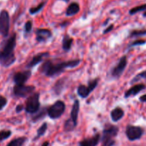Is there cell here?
Masks as SVG:
<instances>
[{
	"label": "cell",
	"mask_w": 146,
	"mask_h": 146,
	"mask_svg": "<svg viewBox=\"0 0 146 146\" xmlns=\"http://www.w3.org/2000/svg\"><path fill=\"white\" fill-rule=\"evenodd\" d=\"M81 63L80 59H73L67 61L54 63L52 61H46L39 68L40 72L48 77L58 76L68 68H74Z\"/></svg>",
	"instance_id": "obj_1"
},
{
	"label": "cell",
	"mask_w": 146,
	"mask_h": 146,
	"mask_svg": "<svg viewBox=\"0 0 146 146\" xmlns=\"http://www.w3.org/2000/svg\"><path fill=\"white\" fill-rule=\"evenodd\" d=\"M17 44V34H11L4 41L0 48V64L3 67H9L16 61L14 48Z\"/></svg>",
	"instance_id": "obj_2"
},
{
	"label": "cell",
	"mask_w": 146,
	"mask_h": 146,
	"mask_svg": "<svg viewBox=\"0 0 146 146\" xmlns=\"http://www.w3.org/2000/svg\"><path fill=\"white\" fill-rule=\"evenodd\" d=\"M119 131L118 126L112 124H106L101 136V146H113L115 143V138Z\"/></svg>",
	"instance_id": "obj_3"
},
{
	"label": "cell",
	"mask_w": 146,
	"mask_h": 146,
	"mask_svg": "<svg viewBox=\"0 0 146 146\" xmlns=\"http://www.w3.org/2000/svg\"><path fill=\"white\" fill-rule=\"evenodd\" d=\"M40 94L39 93H33L27 97L26 106L24 107L26 112L30 114L36 113L40 108Z\"/></svg>",
	"instance_id": "obj_4"
},
{
	"label": "cell",
	"mask_w": 146,
	"mask_h": 146,
	"mask_svg": "<svg viewBox=\"0 0 146 146\" xmlns=\"http://www.w3.org/2000/svg\"><path fill=\"white\" fill-rule=\"evenodd\" d=\"M65 109L66 105L64 101L58 100L47 108V115L51 119H57L64 114Z\"/></svg>",
	"instance_id": "obj_5"
},
{
	"label": "cell",
	"mask_w": 146,
	"mask_h": 146,
	"mask_svg": "<svg viewBox=\"0 0 146 146\" xmlns=\"http://www.w3.org/2000/svg\"><path fill=\"white\" fill-rule=\"evenodd\" d=\"M34 86H27L24 84H15L13 88V94L16 97L26 98L29 96L35 91Z\"/></svg>",
	"instance_id": "obj_6"
},
{
	"label": "cell",
	"mask_w": 146,
	"mask_h": 146,
	"mask_svg": "<svg viewBox=\"0 0 146 146\" xmlns=\"http://www.w3.org/2000/svg\"><path fill=\"white\" fill-rule=\"evenodd\" d=\"M10 28V17L9 12L5 9L0 11V34L7 37L9 35Z\"/></svg>",
	"instance_id": "obj_7"
},
{
	"label": "cell",
	"mask_w": 146,
	"mask_h": 146,
	"mask_svg": "<svg viewBox=\"0 0 146 146\" xmlns=\"http://www.w3.org/2000/svg\"><path fill=\"white\" fill-rule=\"evenodd\" d=\"M98 81H99L98 78H95V79L91 80V81H88V86L82 85V84L79 85L78 88H77L78 95L81 98H87L89 96V94L95 89L96 87L98 86Z\"/></svg>",
	"instance_id": "obj_8"
},
{
	"label": "cell",
	"mask_w": 146,
	"mask_h": 146,
	"mask_svg": "<svg viewBox=\"0 0 146 146\" xmlns=\"http://www.w3.org/2000/svg\"><path fill=\"white\" fill-rule=\"evenodd\" d=\"M144 130L140 126L128 125L125 129V135L128 140L131 141L139 140L143 135Z\"/></svg>",
	"instance_id": "obj_9"
},
{
	"label": "cell",
	"mask_w": 146,
	"mask_h": 146,
	"mask_svg": "<svg viewBox=\"0 0 146 146\" xmlns=\"http://www.w3.org/2000/svg\"><path fill=\"white\" fill-rule=\"evenodd\" d=\"M127 57L126 56H123L118 61V64L113 68L111 70V75L113 77L115 78H118L121 76V75L123 73L124 70L125 69V67L127 66Z\"/></svg>",
	"instance_id": "obj_10"
},
{
	"label": "cell",
	"mask_w": 146,
	"mask_h": 146,
	"mask_svg": "<svg viewBox=\"0 0 146 146\" xmlns=\"http://www.w3.org/2000/svg\"><path fill=\"white\" fill-rule=\"evenodd\" d=\"M31 76V71L30 70L17 72L13 76V81L15 84H24Z\"/></svg>",
	"instance_id": "obj_11"
},
{
	"label": "cell",
	"mask_w": 146,
	"mask_h": 146,
	"mask_svg": "<svg viewBox=\"0 0 146 146\" xmlns=\"http://www.w3.org/2000/svg\"><path fill=\"white\" fill-rule=\"evenodd\" d=\"M36 39L38 43L45 42L52 36V33L47 29H37L36 30Z\"/></svg>",
	"instance_id": "obj_12"
},
{
	"label": "cell",
	"mask_w": 146,
	"mask_h": 146,
	"mask_svg": "<svg viewBox=\"0 0 146 146\" xmlns=\"http://www.w3.org/2000/svg\"><path fill=\"white\" fill-rule=\"evenodd\" d=\"M100 140H101V135L99 133H97L91 138H86L81 141L78 143V146H97L99 143Z\"/></svg>",
	"instance_id": "obj_13"
},
{
	"label": "cell",
	"mask_w": 146,
	"mask_h": 146,
	"mask_svg": "<svg viewBox=\"0 0 146 146\" xmlns=\"http://www.w3.org/2000/svg\"><path fill=\"white\" fill-rule=\"evenodd\" d=\"M48 56H49V53L48 52H42L36 54V55H35L32 58H31V61H30L29 62V64H27V68H33V67H34L35 66H36L37 64L42 62L43 60H44L46 57H48Z\"/></svg>",
	"instance_id": "obj_14"
},
{
	"label": "cell",
	"mask_w": 146,
	"mask_h": 146,
	"mask_svg": "<svg viewBox=\"0 0 146 146\" xmlns=\"http://www.w3.org/2000/svg\"><path fill=\"white\" fill-rule=\"evenodd\" d=\"M145 86L143 84H136V85L133 86L131 88H130L129 89L125 91V94H124V97L125 98H127L131 96H134L137 95L140 92H141L143 90L145 89Z\"/></svg>",
	"instance_id": "obj_15"
},
{
	"label": "cell",
	"mask_w": 146,
	"mask_h": 146,
	"mask_svg": "<svg viewBox=\"0 0 146 146\" xmlns=\"http://www.w3.org/2000/svg\"><path fill=\"white\" fill-rule=\"evenodd\" d=\"M79 110H80V102L78 100L76 99L75 101H74V104H73L72 106V108H71V116H70V118H71L74 123H78L77 120H78Z\"/></svg>",
	"instance_id": "obj_16"
},
{
	"label": "cell",
	"mask_w": 146,
	"mask_h": 146,
	"mask_svg": "<svg viewBox=\"0 0 146 146\" xmlns=\"http://www.w3.org/2000/svg\"><path fill=\"white\" fill-rule=\"evenodd\" d=\"M124 116V111L120 107H116L111 112V119L113 122H118Z\"/></svg>",
	"instance_id": "obj_17"
},
{
	"label": "cell",
	"mask_w": 146,
	"mask_h": 146,
	"mask_svg": "<svg viewBox=\"0 0 146 146\" xmlns=\"http://www.w3.org/2000/svg\"><path fill=\"white\" fill-rule=\"evenodd\" d=\"M80 11L79 4L76 2H73L67 7L66 11V15L68 17H71L78 14Z\"/></svg>",
	"instance_id": "obj_18"
},
{
	"label": "cell",
	"mask_w": 146,
	"mask_h": 146,
	"mask_svg": "<svg viewBox=\"0 0 146 146\" xmlns=\"http://www.w3.org/2000/svg\"><path fill=\"white\" fill-rule=\"evenodd\" d=\"M74 41L73 38H71L68 34H66L62 39V48L65 51H68L71 48L72 43Z\"/></svg>",
	"instance_id": "obj_19"
},
{
	"label": "cell",
	"mask_w": 146,
	"mask_h": 146,
	"mask_svg": "<svg viewBox=\"0 0 146 146\" xmlns=\"http://www.w3.org/2000/svg\"><path fill=\"white\" fill-rule=\"evenodd\" d=\"M66 81V78H61V79L58 80V81L54 84V87H53V91H54L55 94H56L57 95L61 94V91L64 89V86H65Z\"/></svg>",
	"instance_id": "obj_20"
},
{
	"label": "cell",
	"mask_w": 146,
	"mask_h": 146,
	"mask_svg": "<svg viewBox=\"0 0 146 146\" xmlns=\"http://www.w3.org/2000/svg\"><path fill=\"white\" fill-rule=\"evenodd\" d=\"M47 108H43L41 109L39 108V110L36 113H34V115H33L31 118L33 122L36 123L40 120H42L47 115Z\"/></svg>",
	"instance_id": "obj_21"
},
{
	"label": "cell",
	"mask_w": 146,
	"mask_h": 146,
	"mask_svg": "<svg viewBox=\"0 0 146 146\" xmlns=\"http://www.w3.org/2000/svg\"><path fill=\"white\" fill-rule=\"evenodd\" d=\"M76 125L77 123H74L71 118H68V119H67L66 121H65V123H64V131H65L66 132H71V131H74V128L76 127Z\"/></svg>",
	"instance_id": "obj_22"
},
{
	"label": "cell",
	"mask_w": 146,
	"mask_h": 146,
	"mask_svg": "<svg viewBox=\"0 0 146 146\" xmlns=\"http://www.w3.org/2000/svg\"><path fill=\"white\" fill-rule=\"evenodd\" d=\"M26 141H27L26 137H19L10 141L7 146H23Z\"/></svg>",
	"instance_id": "obj_23"
},
{
	"label": "cell",
	"mask_w": 146,
	"mask_h": 146,
	"mask_svg": "<svg viewBox=\"0 0 146 146\" xmlns=\"http://www.w3.org/2000/svg\"><path fill=\"white\" fill-rule=\"evenodd\" d=\"M47 128H48V125H47V123H44L41 126L38 128V129L37 130V133L36 137L34 138V141L37 140L38 138H39L40 137L43 136V135L45 134V133L46 132Z\"/></svg>",
	"instance_id": "obj_24"
},
{
	"label": "cell",
	"mask_w": 146,
	"mask_h": 146,
	"mask_svg": "<svg viewBox=\"0 0 146 146\" xmlns=\"http://www.w3.org/2000/svg\"><path fill=\"white\" fill-rule=\"evenodd\" d=\"M146 10V4H142V5L137 6V7H133V8L131 9L129 11V14L131 15H133V14H137L138 12H141V11H145Z\"/></svg>",
	"instance_id": "obj_25"
},
{
	"label": "cell",
	"mask_w": 146,
	"mask_h": 146,
	"mask_svg": "<svg viewBox=\"0 0 146 146\" xmlns=\"http://www.w3.org/2000/svg\"><path fill=\"white\" fill-rule=\"evenodd\" d=\"M146 35V29L133 30L130 33V37H138Z\"/></svg>",
	"instance_id": "obj_26"
},
{
	"label": "cell",
	"mask_w": 146,
	"mask_h": 146,
	"mask_svg": "<svg viewBox=\"0 0 146 146\" xmlns=\"http://www.w3.org/2000/svg\"><path fill=\"white\" fill-rule=\"evenodd\" d=\"M45 4H46V1H42V2L40 3L39 4H38L36 7H31V8L29 9V13L31 14H32V15L37 14V13L39 12V11L42 9L43 7H44V5H45Z\"/></svg>",
	"instance_id": "obj_27"
},
{
	"label": "cell",
	"mask_w": 146,
	"mask_h": 146,
	"mask_svg": "<svg viewBox=\"0 0 146 146\" xmlns=\"http://www.w3.org/2000/svg\"><path fill=\"white\" fill-rule=\"evenodd\" d=\"M11 135V131L9 130H2L0 131V143L9 138Z\"/></svg>",
	"instance_id": "obj_28"
},
{
	"label": "cell",
	"mask_w": 146,
	"mask_h": 146,
	"mask_svg": "<svg viewBox=\"0 0 146 146\" xmlns=\"http://www.w3.org/2000/svg\"><path fill=\"white\" fill-rule=\"evenodd\" d=\"M7 102L8 101H7V98L2 96H0V111H2L5 108L6 106L7 105Z\"/></svg>",
	"instance_id": "obj_29"
},
{
	"label": "cell",
	"mask_w": 146,
	"mask_h": 146,
	"mask_svg": "<svg viewBox=\"0 0 146 146\" xmlns=\"http://www.w3.org/2000/svg\"><path fill=\"white\" fill-rule=\"evenodd\" d=\"M32 29V22L31 21H28L25 23L24 25V31L26 33H29Z\"/></svg>",
	"instance_id": "obj_30"
},
{
	"label": "cell",
	"mask_w": 146,
	"mask_h": 146,
	"mask_svg": "<svg viewBox=\"0 0 146 146\" xmlns=\"http://www.w3.org/2000/svg\"><path fill=\"white\" fill-rule=\"evenodd\" d=\"M146 43L145 40L143 39H138V40H135L133 42L131 43V44L130 45V46H141V45H143Z\"/></svg>",
	"instance_id": "obj_31"
},
{
	"label": "cell",
	"mask_w": 146,
	"mask_h": 146,
	"mask_svg": "<svg viewBox=\"0 0 146 146\" xmlns=\"http://www.w3.org/2000/svg\"><path fill=\"white\" fill-rule=\"evenodd\" d=\"M145 78L146 79V71H142V72L140 73L139 74H138V75L134 78V79H136V78Z\"/></svg>",
	"instance_id": "obj_32"
},
{
	"label": "cell",
	"mask_w": 146,
	"mask_h": 146,
	"mask_svg": "<svg viewBox=\"0 0 146 146\" xmlns=\"http://www.w3.org/2000/svg\"><path fill=\"white\" fill-rule=\"evenodd\" d=\"M113 27H114L113 24H111V25H110L109 27H108L105 30H104V34H107V33H109L110 31H112L113 29Z\"/></svg>",
	"instance_id": "obj_33"
},
{
	"label": "cell",
	"mask_w": 146,
	"mask_h": 146,
	"mask_svg": "<svg viewBox=\"0 0 146 146\" xmlns=\"http://www.w3.org/2000/svg\"><path fill=\"white\" fill-rule=\"evenodd\" d=\"M24 109V106L21 104H19V105H17V107H16V112L17 113H20L22 110Z\"/></svg>",
	"instance_id": "obj_34"
},
{
	"label": "cell",
	"mask_w": 146,
	"mask_h": 146,
	"mask_svg": "<svg viewBox=\"0 0 146 146\" xmlns=\"http://www.w3.org/2000/svg\"><path fill=\"white\" fill-rule=\"evenodd\" d=\"M139 99L141 102H146V94H144L142 96L140 97Z\"/></svg>",
	"instance_id": "obj_35"
},
{
	"label": "cell",
	"mask_w": 146,
	"mask_h": 146,
	"mask_svg": "<svg viewBox=\"0 0 146 146\" xmlns=\"http://www.w3.org/2000/svg\"><path fill=\"white\" fill-rule=\"evenodd\" d=\"M48 145H49V143H48V141H46V142H44V143L42 144L41 146H48Z\"/></svg>",
	"instance_id": "obj_36"
},
{
	"label": "cell",
	"mask_w": 146,
	"mask_h": 146,
	"mask_svg": "<svg viewBox=\"0 0 146 146\" xmlns=\"http://www.w3.org/2000/svg\"><path fill=\"white\" fill-rule=\"evenodd\" d=\"M143 15L144 17H146V10L145 11V12L143 13Z\"/></svg>",
	"instance_id": "obj_37"
},
{
	"label": "cell",
	"mask_w": 146,
	"mask_h": 146,
	"mask_svg": "<svg viewBox=\"0 0 146 146\" xmlns=\"http://www.w3.org/2000/svg\"><path fill=\"white\" fill-rule=\"evenodd\" d=\"M64 1H69V0H64Z\"/></svg>",
	"instance_id": "obj_38"
}]
</instances>
